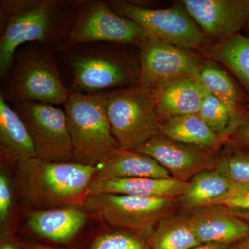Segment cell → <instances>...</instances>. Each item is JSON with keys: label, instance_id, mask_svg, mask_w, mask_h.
I'll list each match as a JSON object with an SVG mask.
<instances>
[{"label": "cell", "instance_id": "6da1fadb", "mask_svg": "<svg viewBox=\"0 0 249 249\" xmlns=\"http://www.w3.org/2000/svg\"><path fill=\"white\" fill-rule=\"evenodd\" d=\"M98 166L49 162L37 157L17 162V185L25 202L36 209L84 203Z\"/></svg>", "mask_w": 249, "mask_h": 249}, {"label": "cell", "instance_id": "7a4b0ae2", "mask_svg": "<svg viewBox=\"0 0 249 249\" xmlns=\"http://www.w3.org/2000/svg\"><path fill=\"white\" fill-rule=\"evenodd\" d=\"M65 107L74 162L98 166L119 148L107 113V93H71Z\"/></svg>", "mask_w": 249, "mask_h": 249}, {"label": "cell", "instance_id": "3957f363", "mask_svg": "<svg viewBox=\"0 0 249 249\" xmlns=\"http://www.w3.org/2000/svg\"><path fill=\"white\" fill-rule=\"evenodd\" d=\"M59 2L54 0H6L1 6L0 74L13 65L16 49L27 42H47L58 23Z\"/></svg>", "mask_w": 249, "mask_h": 249}, {"label": "cell", "instance_id": "277c9868", "mask_svg": "<svg viewBox=\"0 0 249 249\" xmlns=\"http://www.w3.org/2000/svg\"><path fill=\"white\" fill-rule=\"evenodd\" d=\"M107 113L121 148L138 150L160 134L163 121L150 88L137 85L107 93Z\"/></svg>", "mask_w": 249, "mask_h": 249}, {"label": "cell", "instance_id": "5b68a950", "mask_svg": "<svg viewBox=\"0 0 249 249\" xmlns=\"http://www.w3.org/2000/svg\"><path fill=\"white\" fill-rule=\"evenodd\" d=\"M109 5L119 16L139 24L150 40L199 53L212 44L183 6L147 9L124 1H111Z\"/></svg>", "mask_w": 249, "mask_h": 249}, {"label": "cell", "instance_id": "8992f818", "mask_svg": "<svg viewBox=\"0 0 249 249\" xmlns=\"http://www.w3.org/2000/svg\"><path fill=\"white\" fill-rule=\"evenodd\" d=\"M174 198H149L122 195L86 196L85 207L95 217L111 227L151 235L162 219L173 215Z\"/></svg>", "mask_w": 249, "mask_h": 249}, {"label": "cell", "instance_id": "52a82bcc", "mask_svg": "<svg viewBox=\"0 0 249 249\" xmlns=\"http://www.w3.org/2000/svg\"><path fill=\"white\" fill-rule=\"evenodd\" d=\"M34 142L37 158L49 162H74V152L65 111L53 105L16 103Z\"/></svg>", "mask_w": 249, "mask_h": 249}, {"label": "cell", "instance_id": "ba28073f", "mask_svg": "<svg viewBox=\"0 0 249 249\" xmlns=\"http://www.w3.org/2000/svg\"><path fill=\"white\" fill-rule=\"evenodd\" d=\"M7 92L16 103L37 102L53 106L65 105L71 94L53 59L42 54L29 55L18 61L10 77Z\"/></svg>", "mask_w": 249, "mask_h": 249}, {"label": "cell", "instance_id": "9c48e42d", "mask_svg": "<svg viewBox=\"0 0 249 249\" xmlns=\"http://www.w3.org/2000/svg\"><path fill=\"white\" fill-rule=\"evenodd\" d=\"M150 40L137 23L123 17L111 9L109 4L96 2L87 8L77 20L63 47L89 42H111L132 44L142 47Z\"/></svg>", "mask_w": 249, "mask_h": 249}, {"label": "cell", "instance_id": "30bf717a", "mask_svg": "<svg viewBox=\"0 0 249 249\" xmlns=\"http://www.w3.org/2000/svg\"><path fill=\"white\" fill-rule=\"evenodd\" d=\"M203 59L196 51L150 39L141 47L139 85L152 89L168 80L182 77L199 82Z\"/></svg>", "mask_w": 249, "mask_h": 249}, {"label": "cell", "instance_id": "8fae6325", "mask_svg": "<svg viewBox=\"0 0 249 249\" xmlns=\"http://www.w3.org/2000/svg\"><path fill=\"white\" fill-rule=\"evenodd\" d=\"M181 4L212 43L245 30L249 0H183Z\"/></svg>", "mask_w": 249, "mask_h": 249}, {"label": "cell", "instance_id": "7c38bea8", "mask_svg": "<svg viewBox=\"0 0 249 249\" xmlns=\"http://www.w3.org/2000/svg\"><path fill=\"white\" fill-rule=\"evenodd\" d=\"M137 151L150 156L172 178L185 182L197 174L217 166L213 152L178 142L162 134L152 137Z\"/></svg>", "mask_w": 249, "mask_h": 249}, {"label": "cell", "instance_id": "4fadbf2b", "mask_svg": "<svg viewBox=\"0 0 249 249\" xmlns=\"http://www.w3.org/2000/svg\"><path fill=\"white\" fill-rule=\"evenodd\" d=\"M71 63L75 85L91 94L102 90L139 85V72L108 55H80Z\"/></svg>", "mask_w": 249, "mask_h": 249}, {"label": "cell", "instance_id": "5bb4252c", "mask_svg": "<svg viewBox=\"0 0 249 249\" xmlns=\"http://www.w3.org/2000/svg\"><path fill=\"white\" fill-rule=\"evenodd\" d=\"M188 182L173 178H109L94 176L87 191V196L113 194L149 198L180 197Z\"/></svg>", "mask_w": 249, "mask_h": 249}, {"label": "cell", "instance_id": "9a60e30c", "mask_svg": "<svg viewBox=\"0 0 249 249\" xmlns=\"http://www.w3.org/2000/svg\"><path fill=\"white\" fill-rule=\"evenodd\" d=\"M222 208H202L190 216L193 231L201 244L230 245L249 237V224L231 210Z\"/></svg>", "mask_w": 249, "mask_h": 249}, {"label": "cell", "instance_id": "2e32d148", "mask_svg": "<svg viewBox=\"0 0 249 249\" xmlns=\"http://www.w3.org/2000/svg\"><path fill=\"white\" fill-rule=\"evenodd\" d=\"M151 89L162 121L198 114L206 92L200 82L188 77L168 80Z\"/></svg>", "mask_w": 249, "mask_h": 249}, {"label": "cell", "instance_id": "e0dca14e", "mask_svg": "<svg viewBox=\"0 0 249 249\" xmlns=\"http://www.w3.org/2000/svg\"><path fill=\"white\" fill-rule=\"evenodd\" d=\"M86 214L78 206L34 209L27 214V227L31 232L47 240L67 242L84 227Z\"/></svg>", "mask_w": 249, "mask_h": 249}, {"label": "cell", "instance_id": "ac0fdd59", "mask_svg": "<svg viewBox=\"0 0 249 249\" xmlns=\"http://www.w3.org/2000/svg\"><path fill=\"white\" fill-rule=\"evenodd\" d=\"M199 82L206 91L216 96L231 109L236 119L243 124L249 119V96L217 62L203 59Z\"/></svg>", "mask_w": 249, "mask_h": 249}, {"label": "cell", "instance_id": "d6986e66", "mask_svg": "<svg viewBox=\"0 0 249 249\" xmlns=\"http://www.w3.org/2000/svg\"><path fill=\"white\" fill-rule=\"evenodd\" d=\"M95 176L109 178H172L170 173L150 156L137 150L121 147L98 165Z\"/></svg>", "mask_w": 249, "mask_h": 249}, {"label": "cell", "instance_id": "ffe728a7", "mask_svg": "<svg viewBox=\"0 0 249 249\" xmlns=\"http://www.w3.org/2000/svg\"><path fill=\"white\" fill-rule=\"evenodd\" d=\"M0 142L3 155L19 160L37 157L30 132L17 111L0 94Z\"/></svg>", "mask_w": 249, "mask_h": 249}, {"label": "cell", "instance_id": "44dd1931", "mask_svg": "<svg viewBox=\"0 0 249 249\" xmlns=\"http://www.w3.org/2000/svg\"><path fill=\"white\" fill-rule=\"evenodd\" d=\"M199 53L231 72L249 96V36L240 33L211 44Z\"/></svg>", "mask_w": 249, "mask_h": 249}, {"label": "cell", "instance_id": "7402d4cb", "mask_svg": "<svg viewBox=\"0 0 249 249\" xmlns=\"http://www.w3.org/2000/svg\"><path fill=\"white\" fill-rule=\"evenodd\" d=\"M160 134L212 152L219 148L225 139L210 128L198 114L176 116L163 121Z\"/></svg>", "mask_w": 249, "mask_h": 249}, {"label": "cell", "instance_id": "603a6c76", "mask_svg": "<svg viewBox=\"0 0 249 249\" xmlns=\"http://www.w3.org/2000/svg\"><path fill=\"white\" fill-rule=\"evenodd\" d=\"M231 183L217 168L197 174L188 181L180 201L188 209H202L224 196Z\"/></svg>", "mask_w": 249, "mask_h": 249}, {"label": "cell", "instance_id": "cb8c5ba5", "mask_svg": "<svg viewBox=\"0 0 249 249\" xmlns=\"http://www.w3.org/2000/svg\"><path fill=\"white\" fill-rule=\"evenodd\" d=\"M150 236L152 249H192L201 245L189 217L168 216L159 222Z\"/></svg>", "mask_w": 249, "mask_h": 249}, {"label": "cell", "instance_id": "d4e9b609", "mask_svg": "<svg viewBox=\"0 0 249 249\" xmlns=\"http://www.w3.org/2000/svg\"><path fill=\"white\" fill-rule=\"evenodd\" d=\"M198 114L210 128L224 137L231 133V129L242 124L225 103L207 91Z\"/></svg>", "mask_w": 249, "mask_h": 249}, {"label": "cell", "instance_id": "484cf974", "mask_svg": "<svg viewBox=\"0 0 249 249\" xmlns=\"http://www.w3.org/2000/svg\"><path fill=\"white\" fill-rule=\"evenodd\" d=\"M231 147L217 159L216 168L231 184L249 183V150Z\"/></svg>", "mask_w": 249, "mask_h": 249}, {"label": "cell", "instance_id": "4316f807", "mask_svg": "<svg viewBox=\"0 0 249 249\" xmlns=\"http://www.w3.org/2000/svg\"><path fill=\"white\" fill-rule=\"evenodd\" d=\"M220 206L233 211L249 213V183L231 184L224 196L211 201L206 207Z\"/></svg>", "mask_w": 249, "mask_h": 249}, {"label": "cell", "instance_id": "83f0119b", "mask_svg": "<svg viewBox=\"0 0 249 249\" xmlns=\"http://www.w3.org/2000/svg\"><path fill=\"white\" fill-rule=\"evenodd\" d=\"M91 249H145L140 240L125 232H112L99 236Z\"/></svg>", "mask_w": 249, "mask_h": 249}, {"label": "cell", "instance_id": "f1b7e54d", "mask_svg": "<svg viewBox=\"0 0 249 249\" xmlns=\"http://www.w3.org/2000/svg\"><path fill=\"white\" fill-rule=\"evenodd\" d=\"M11 204V193L8 178L4 173L0 175V221L7 219Z\"/></svg>", "mask_w": 249, "mask_h": 249}, {"label": "cell", "instance_id": "f546056e", "mask_svg": "<svg viewBox=\"0 0 249 249\" xmlns=\"http://www.w3.org/2000/svg\"><path fill=\"white\" fill-rule=\"evenodd\" d=\"M231 147L249 150V124H245L229 141Z\"/></svg>", "mask_w": 249, "mask_h": 249}, {"label": "cell", "instance_id": "4dcf8cb0", "mask_svg": "<svg viewBox=\"0 0 249 249\" xmlns=\"http://www.w3.org/2000/svg\"><path fill=\"white\" fill-rule=\"evenodd\" d=\"M192 249H230V247L228 244L206 243L201 244Z\"/></svg>", "mask_w": 249, "mask_h": 249}, {"label": "cell", "instance_id": "1f68e13d", "mask_svg": "<svg viewBox=\"0 0 249 249\" xmlns=\"http://www.w3.org/2000/svg\"><path fill=\"white\" fill-rule=\"evenodd\" d=\"M22 249H58L52 248L47 246L39 245V244H24L21 247Z\"/></svg>", "mask_w": 249, "mask_h": 249}, {"label": "cell", "instance_id": "d6a6232c", "mask_svg": "<svg viewBox=\"0 0 249 249\" xmlns=\"http://www.w3.org/2000/svg\"><path fill=\"white\" fill-rule=\"evenodd\" d=\"M233 249H249V238L238 244Z\"/></svg>", "mask_w": 249, "mask_h": 249}, {"label": "cell", "instance_id": "836d02e7", "mask_svg": "<svg viewBox=\"0 0 249 249\" xmlns=\"http://www.w3.org/2000/svg\"><path fill=\"white\" fill-rule=\"evenodd\" d=\"M1 249H17L14 245L9 243H4L1 246Z\"/></svg>", "mask_w": 249, "mask_h": 249}, {"label": "cell", "instance_id": "e575fe53", "mask_svg": "<svg viewBox=\"0 0 249 249\" xmlns=\"http://www.w3.org/2000/svg\"><path fill=\"white\" fill-rule=\"evenodd\" d=\"M233 212H234V211H233ZM236 214H237V213H236ZM238 214L239 216H240V217H244V218H245V219H248L249 222V213L245 212V214ZM248 238H249V236L248 237Z\"/></svg>", "mask_w": 249, "mask_h": 249}, {"label": "cell", "instance_id": "d590c367", "mask_svg": "<svg viewBox=\"0 0 249 249\" xmlns=\"http://www.w3.org/2000/svg\"><path fill=\"white\" fill-rule=\"evenodd\" d=\"M246 31H247V36H249V21L248 24H247V28L245 29Z\"/></svg>", "mask_w": 249, "mask_h": 249}]
</instances>
